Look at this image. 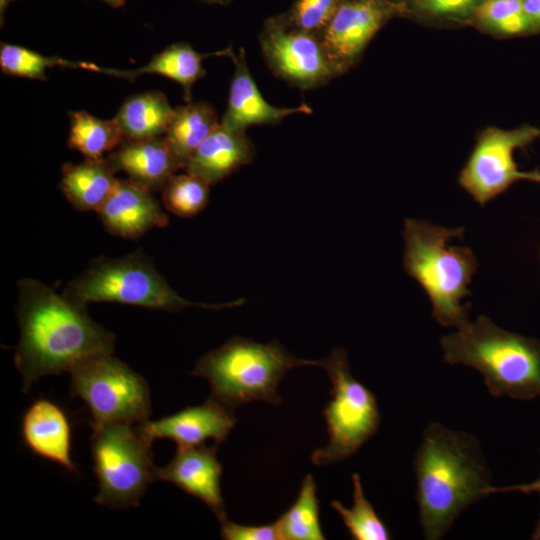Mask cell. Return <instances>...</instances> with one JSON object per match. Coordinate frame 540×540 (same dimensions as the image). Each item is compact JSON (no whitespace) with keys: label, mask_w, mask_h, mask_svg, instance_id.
I'll return each instance as SVG.
<instances>
[{"label":"cell","mask_w":540,"mask_h":540,"mask_svg":"<svg viewBox=\"0 0 540 540\" xmlns=\"http://www.w3.org/2000/svg\"><path fill=\"white\" fill-rule=\"evenodd\" d=\"M19 342L14 364L29 391L43 376L56 375L96 354H112L115 335L80 305L33 278L18 282Z\"/></svg>","instance_id":"6da1fadb"},{"label":"cell","mask_w":540,"mask_h":540,"mask_svg":"<svg viewBox=\"0 0 540 540\" xmlns=\"http://www.w3.org/2000/svg\"><path fill=\"white\" fill-rule=\"evenodd\" d=\"M414 472L425 538L438 540L468 506L487 497L491 474L473 436L430 423L415 452Z\"/></svg>","instance_id":"7a4b0ae2"},{"label":"cell","mask_w":540,"mask_h":540,"mask_svg":"<svg viewBox=\"0 0 540 540\" xmlns=\"http://www.w3.org/2000/svg\"><path fill=\"white\" fill-rule=\"evenodd\" d=\"M464 228L448 229L416 219H405L403 267L425 291L432 305V317L443 327L465 326L470 321L469 285L478 261L466 246L451 245L461 239Z\"/></svg>","instance_id":"3957f363"},{"label":"cell","mask_w":540,"mask_h":540,"mask_svg":"<svg viewBox=\"0 0 540 540\" xmlns=\"http://www.w3.org/2000/svg\"><path fill=\"white\" fill-rule=\"evenodd\" d=\"M448 364L477 370L494 397L540 396V341L506 331L484 315L440 339Z\"/></svg>","instance_id":"277c9868"},{"label":"cell","mask_w":540,"mask_h":540,"mask_svg":"<svg viewBox=\"0 0 540 540\" xmlns=\"http://www.w3.org/2000/svg\"><path fill=\"white\" fill-rule=\"evenodd\" d=\"M301 366H319V361L297 358L277 341L261 344L234 337L204 354L190 374L205 378L210 397L234 410L252 401L280 405V380Z\"/></svg>","instance_id":"5b68a950"},{"label":"cell","mask_w":540,"mask_h":540,"mask_svg":"<svg viewBox=\"0 0 540 540\" xmlns=\"http://www.w3.org/2000/svg\"><path fill=\"white\" fill-rule=\"evenodd\" d=\"M63 295L83 306L115 302L169 312L190 306L220 310L246 302L242 298L214 304L187 300L168 284L151 259L140 250L117 258L93 260L67 284Z\"/></svg>","instance_id":"8992f818"},{"label":"cell","mask_w":540,"mask_h":540,"mask_svg":"<svg viewBox=\"0 0 540 540\" xmlns=\"http://www.w3.org/2000/svg\"><path fill=\"white\" fill-rule=\"evenodd\" d=\"M330 380L332 396L323 410L328 443L311 455L316 466L353 456L378 430L381 416L374 393L351 374L347 353L335 348L319 361Z\"/></svg>","instance_id":"52a82bcc"},{"label":"cell","mask_w":540,"mask_h":540,"mask_svg":"<svg viewBox=\"0 0 540 540\" xmlns=\"http://www.w3.org/2000/svg\"><path fill=\"white\" fill-rule=\"evenodd\" d=\"M93 431L91 455L98 481L94 501L113 509L137 507L155 481L152 443L128 423L105 424Z\"/></svg>","instance_id":"ba28073f"},{"label":"cell","mask_w":540,"mask_h":540,"mask_svg":"<svg viewBox=\"0 0 540 540\" xmlns=\"http://www.w3.org/2000/svg\"><path fill=\"white\" fill-rule=\"evenodd\" d=\"M69 372L71 394L86 404L92 428L110 423L139 424L150 416L147 382L112 354L87 357Z\"/></svg>","instance_id":"9c48e42d"},{"label":"cell","mask_w":540,"mask_h":540,"mask_svg":"<svg viewBox=\"0 0 540 540\" xmlns=\"http://www.w3.org/2000/svg\"><path fill=\"white\" fill-rule=\"evenodd\" d=\"M538 138L540 128L531 125L486 129L479 135L458 183L482 207L520 180L540 185L539 169L521 171L514 160L517 149H525Z\"/></svg>","instance_id":"30bf717a"},{"label":"cell","mask_w":540,"mask_h":540,"mask_svg":"<svg viewBox=\"0 0 540 540\" xmlns=\"http://www.w3.org/2000/svg\"><path fill=\"white\" fill-rule=\"evenodd\" d=\"M258 38L271 72L294 87L314 89L340 75L320 37L291 26L282 13L264 21Z\"/></svg>","instance_id":"8fae6325"},{"label":"cell","mask_w":540,"mask_h":540,"mask_svg":"<svg viewBox=\"0 0 540 540\" xmlns=\"http://www.w3.org/2000/svg\"><path fill=\"white\" fill-rule=\"evenodd\" d=\"M392 12L385 0H344L320 34L339 74L347 71Z\"/></svg>","instance_id":"7c38bea8"},{"label":"cell","mask_w":540,"mask_h":540,"mask_svg":"<svg viewBox=\"0 0 540 540\" xmlns=\"http://www.w3.org/2000/svg\"><path fill=\"white\" fill-rule=\"evenodd\" d=\"M235 424L233 410L209 397L201 405L186 407L160 419H147L136 427L151 443L170 439L178 447H194L210 439L216 444L225 441Z\"/></svg>","instance_id":"4fadbf2b"},{"label":"cell","mask_w":540,"mask_h":540,"mask_svg":"<svg viewBox=\"0 0 540 540\" xmlns=\"http://www.w3.org/2000/svg\"><path fill=\"white\" fill-rule=\"evenodd\" d=\"M217 445L178 447L166 465L156 467L155 480L169 482L199 499L220 520L226 514L221 492L223 468L217 458Z\"/></svg>","instance_id":"5bb4252c"},{"label":"cell","mask_w":540,"mask_h":540,"mask_svg":"<svg viewBox=\"0 0 540 540\" xmlns=\"http://www.w3.org/2000/svg\"><path fill=\"white\" fill-rule=\"evenodd\" d=\"M234 64L229 97L220 124L235 132H246L254 125H275L295 114H311L312 107L302 103L294 107H276L262 96L250 73L246 53L230 48L228 56Z\"/></svg>","instance_id":"9a60e30c"},{"label":"cell","mask_w":540,"mask_h":540,"mask_svg":"<svg viewBox=\"0 0 540 540\" xmlns=\"http://www.w3.org/2000/svg\"><path fill=\"white\" fill-rule=\"evenodd\" d=\"M152 193L129 178L118 179L97 210L107 232L124 239H137L154 228L166 227L169 217Z\"/></svg>","instance_id":"2e32d148"},{"label":"cell","mask_w":540,"mask_h":540,"mask_svg":"<svg viewBox=\"0 0 540 540\" xmlns=\"http://www.w3.org/2000/svg\"><path fill=\"white\" fill-rule=\"evenodd\" d=\"M21 437L35 455L77 473L72 459V426L66 411L46 398L34 400L21 419Z\"/></svg>","instance_id":"e0dca14e"},{"label":"cell","mask_w":540,"mask_h":540,"mask_svg":"<svg viewBox=\"0 0 540 540\" xmlns=\"http://www.w3.org/2000/svg\"><path fill=\"white\" fill-rule=\"evenodd\" d=\"M106 158L116 172H125L130 180L151 192L161 191L180 169L163 136L124 141Z\"/></svg>","instance_id":"ac0fdd59"},{"label":"cell","mask_w":540,"mask_h":540,"mask_svg":"<svg viewBox=\"0 0 540 540\" xmlns=\"http://www.w3.org/2000/svg\"><path fill=\"white\" fill-rule=\"evenodd\" d=\"M254 158L255 147L246 132L231 131L219 124L191 156L185 171L213 185Z\"/></svg>","instance_id":"d6986e66"},{"label":"cell","mask_w":540,"mask_h":540,"mask_svg":"<svg viewBox=\"0 0 540 540\" xmlns=\"http://www.w3.org/2000/svg\"><path fill=\"white\" fill-rule=\"evenodd\" d=\"M230 47L213 53H199L189 43L179 42L166 47L154 55L144 66L121 70L104 68L93 63L80 62L79 69L95 71L109 76L135 80L143 74H158L176 81L184 90L185 99L191 101V88L195 82L206 75L203 61L210 56H228Z\"/></svg>","instance_id":"ffe728a7"},{"label":"cell","mask_w":540,"mask_h":540,"mask_svg":"<svg viewBox=\"0 0 540 540\" xmlns=\"http://www.w3.org/2000/svg\"><path fill=\"white\" fill-rule=\"evenodd\" d=\"M107 158L65 163L60 187L70 204L80 211L97 210L109 197L118 179Z\"/></svg>","instance_id":"44dd1931"},{"label":"cell","mask_w":540,"mask_h":540,"mask_svg":"<svg viewBox=\"0 0 540 540\" xmlns=\"http://www.w3.org/2000/svg\"><path fill=\"white\" fill-rule=\"evenodd\" d=\"M173 108L160 91L128 97L114 116L124 141L161 137L172 119Z\"/></svg>","instance_id":"7402d4cb"},{"label":"cell","mask_w":540,"mask_h":540,"mask_svg":"<svg viewBox=\"0 0 540 540\" xmlns=\"http://www.w3.org/2000/svg\"><path fill=\"white\" fill-rule=\"evenodd\" d=\"M219 124L216 110L207 102L189 101L175 108L163 137L180 169H185L197 148Z\"/></svg>","instance_id":"603a6c76"},{"label":"cell","mask_w":540,"mask_h":540,"mask_svg":"<svg viewBox=\"0 0 540 540\" xmlns=\"http://www.w3.org/2000/svg\"><path fill=\"white\" fill-rule=\"evenodd\" d=\"M70 133L68 145L79 151L85 159H102L123 142L122 133L114 120L99 119L80 110L69 113Z\"/></svg>","instance_id":"cb8c5ba5"},{"label":"cell","mask_w":540,"mask_h":540,"mask_svg":"<svg viewBox=\"0 0 540 540\" xmlns=\"http://www.w3.org/2000/svg\"><path fill=\"white\" fill-rule=\"evenodd\" d=\"M281 540H324L319 519L317 486L307 474L294 503L276 521Z\"/></svg>","instance_id":"d4e9b609"},{"label":"cell","mask_w":540,"mask_h":540,"mask_svg":"<svg viewBox=\"0 0 540 540\" xmlns=\"http://www.w3.org/2000/svg\"><path fill=\"white\" fill-rule=\"evenodd\" d=\"M353 505L343 506L339 501H332L331 507L341 516L350 535L355 540H389L391 534L383 520L378 516L369 500L365 497L359 474H352Z\"/></svg>","instance_id":"484cf974"},{"label":"cell","mask_w":540,"mask_h":540,"mask_svg":"<svg viewBox=\"0 0 540 540\" xmlns=\"http://www.w3.org/2000/svg\"><path fill=\"white\" fill-rule=\"evenodd\" d=\"M210 185L190 174H174L162 191V203L171 213L189 218L197 215L207 205Z\"/></svg>","instance_id":"4316f807"},{"label":"cell","mask_w":540,"mask_h":540,"mask_svg":"<svg viewBox=\"0 0 540 540\" xmlns=\"http://www.w3.org/2000/svg\"><path fill=\"white\" fill-rule=\"evenodd\" d=\"M79 61L44 56L23 46L1 43L0 67L3 73L35 80H46V70L54 66L79 69Z\"/></svg>","instance_id":"83f0119b"},{"label":"cell","mask_w":540,"mask_h":540,"mask_svg":"<svg viewBox=\"0 0 540 540\" xmlns=\"http://www.w3.org/2000/svg\"><path fill=\"white\" fill-rule=\"evenodd\" d=\"M476 13L485 26L503 35H519L535 28L522 0H483Z\"/></svg>","instance_id":"f1b7e54d"},{"label":"cell","mask_w":540,"mask_h":540,"mask_svg":"<svg viewBox=\"0 0 540 540\" xmlns=\"http://www.w3.org/2000/svg\"><path fill=\"white\" fill-rule=\"evenodd\" d=\"M344 0H294L282 15L293 27L320 36Z\"/></svg>","instance_id":"f546056e"},{"label":"cell","mask_w":540,"mask_h":540,"mask_svg":"<svg viewBox=\"0 0 540 540\" xmlns=\"http://www.w3.org/2000/svg\"><path fill=\"white\" fill-rule=\"evenodd\" d=\"M219 522L220 535L225 540H281L275 522L267 525H242L230 521L227 516Z\"/></svg>","instance_id":"4dcf8cb0"},{"label":"cell","mask_w":540,"mask_h":540,"mask_svg":"<svg viewBox=\"0 0 540 540\" xmlns=\"http://www.w3.org/2000/svg\"><path fill=\"white\" fill-rule=\"evenodd\" d=\"M483 0H420L426 11L436 15L463 14Z\"/></svg>","instance_id":"1f68e13d"},{"label":"cell","mask_w":540,"mask_h":540,"mask_svg":"<svg viewBox=\"0 0 540 540\" xmlns=\"http://www.w3.org/2000/svg\"><path fill=\"white\" fill-rule=\"evenodd\" d=\"M511 491H518L523 494H531V493H538L540 495V477L536 479L535 481L528 483V484H519L509 487H488L486 490L487 496L494 493H500V492H511ZM533 540H540V513L539 518L536 524V528L534 530V533L531 537Z\"/></svg>","instance_id":"d6a6232c"},{"label":"cell","mask_w":540,"mask_h":540,"mask_svg":"<svg viewBox=\"0 0 540 540\" xmlns=\"http://www.w3.org/2000/svg\"><path fill=\"white\" fill-rule=\"evenodd\" d=\"M524 10L535 28H540V0H522Z\"/></svg>","instance_id":"836d02e7"},{"label":"cell","mask_w":540,"mask_h":540,"mask_svg":"<svg viewBox=\"0 0 540 540\" xmlns=\"http://www.w3.org/2000/svg\"><path fill=\"white\" fill-rule=\"evenodd\" d=\"M207 4L228 5L232 0H198Z\"/></svg>","instance_id":"e575fe53"},{"label":"cell","mask_w":540,"mask_h":540,"mask_svg":"<svg viewBox=\"0 0 540 540\" xmlns=\"http://www.w3.org/2000/svg\"><path fill=\"white\" fill-rule=\"evenodd\" d=\"M14 0H0V13H1V21H3V14L6 10V7Z\"/></svg>","instance_id":"d590c367"},{"label":"cell","mask_w":540,"mask_h":540,"mask_svg":"<svg viewBox=\"0 0 540 540\" xmlns=\"http://www.w3.org/2000/svg\"><path fill=\"white\" fill-rule=\"evenodd\" d=\"M112 7H120L125 3V0H102Z\"/></svg>","instance_id":"8d00e7d4"},{"label":"cell","mask_w":540,"mask_h":540,"mask_svg":"<svg viewBox=\"0 0 540 540\" xmlns=\"http://www.w3.org/2000/svg\"><path fill=\"white\" fill-rule=\"evenodd\" d=\"M385 1L389 2V0H385ZM389 3H390V2H389Z\"/></svg>","instance_id":"74e56055"}]
</instances>
